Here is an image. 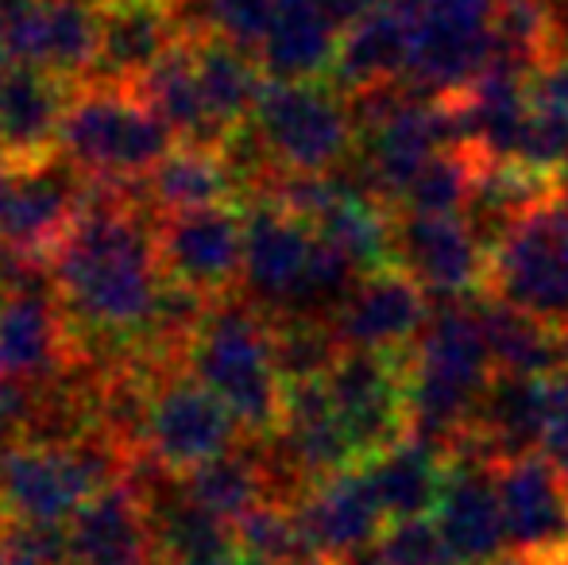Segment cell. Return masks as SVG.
I'll use <instances>...</instances> for the list:
<instances>
[{"mask_svg":"<svg viewBox=\"0 0 568 565\" xmlns=\"http://www.w3.org/2000/svg\"><path fill=\"white\" fill-rule=\"evenodd\" d=\"M344 28L322 0H278L263 43L255 47L267 82H329Z\"/></svg>","mask_w":568,"mask_h":565,"instance_id":"obj_25","label":"cell"},{"mask_svg":"<svg viewBox=\"0 0 568 565\" xmlns=\"http://www.w3.org/2000/svg\"><path fill=\"white\" fill-rule=\"evenodd\" d=\"M90 194L93 182L59 151L36 163L8 167L0 244L16 256L47 260L62 233L78 221V213L90 205Z\"/></svg>","mask_w":568,"mask_h":565,"instance_id":"obj_12","label":"cell"},{"mask_svg":"<svg viewBox=\"0 0 568 565\" xmlns=\"http://www.w3.org/2000/svg\"><path fill=\"white\" fill-rule=\"evenodd\" d=\"M484 294L568 333V210L557 198L534 205L495 244Z\"/></svg>","mask_w":568,"mask_h":565,"instance_id":"obj_8","label":"cell"},{"mask_svg":"<svg viewBox=\"0 0 568 565\" xmlns=\"http://www.w3.org/2000/svg\"><path fill=\"white\" fill-rule=\"evenodd\" d=\"M429 314H434V299L410 275H403L398 268H379L359 275L333 317V330L344 349L406 356L426 330Z\"/></svg>","mask_w":568,"mask_h":565,"instance_id":"obj_17","label":"cell"},{"mask_svg":"<svg viewBox=\"0 0 568 565\" xmlns=\"http://www.w3.org/2000/svg\"><path fill=\"white\" fill-rule=\"evenodd\" d=\"M379 546H383L387 565H456L442 527L434 523V515H429V519L390 523L379 535Z\"/></svg>","mask_w":568,"mask_h":565,"instance_id":"obj_35","label":"cell"},{"mask_svg":"<svg viewBox=\"0 0 568 565\" xmlns=\"http://www.w3.org/2000/svg\"><path fill=\"white\" fill-rule=\"evenodd\" d=\"M495 62V23L418 8L406 82L429 98H456Z\"/></svg>","mask_w":568,"mask_h":565,"instance_id":"obj_23","label":"cell"},{"mask_svg":"<svg viewBox=\"0 0 568 565\" xmlns=\"http://www.w3.org/2000/svg\"><path fill=\"white\" fill-rule=\"evenodd\" d=\"M236 543L244 558H260L267 565H322L302 535L294 507L283 504H260L244 523H236Z\"/></svg>","mask_w":568,"mask_h":565,"instance_id":"obj_34","label":"cell"},{"mask_svg":"<svg viewBox=\"0 0 568 565\" xmlns=\"http://www.w3.org/2000/svg\"><path fill=\"white\" fill-rule=\"evenodd\" d=\"M487 159L471 148H445L414 171L403 186L395 210L403 213H464L476 186V174Z\"/></svg>","mask_w":568,"mask_h":565,"instance_id":"obj_32","label":"cell"},{"mask_svg":"<svg viewBox=\"0 0 568 565\" xmlns=\"http://www.w3.org/2000/svg\"><path fill=\"white\" fill-rule=\"evenodd\" d=\"M271 333H275V364L286 387L325 384L344 356L337 330L322 317H275Z\"/></svg>","mask_w":568,"mask_h":565,"instance_id":"obj_33","label":"cell"},{"mask_svg":"<svg viewBox=\"0 0 568 565\" xmlns=\"http://www.w3.org/2000/svg\"><path fill=\"white\" fill-rule=\"evenodd\" d=\"M236 565H267V562H260V558H244V554H240V562Z\"/></svg>","mask_w":568,"mask_h":565,"instance_id":"obj_45","label":"cell"},{"mask_svg":"<svg viewBox=\"0 0 568 565\" xmlns=\"http://www.w3.org/2000/svg\"><path fill=\"white\" fill-rule=\"evenodd\" d=\"M487 325V345L495 356V372H518V376H557L568 369V333H557L518 310L479 294Z\"/></svg>","mask_w":568,"mask_h":565,"instance_id":"obj_31","label":"cell"},{"mask_svg":"<svg viewBox=\"0 0 568 565\" xmlns=\"http://www.w3.org/2000/svg\"><path fill=\"white\" fill-rule=\"evenodd\" d=\"M503 519H507L510 558L530 565H557L568 554V473L561 465L534 457L499 465Z\"/></svg>","mask_w":568,"mask_h":565,"instance_id":"obj_15","label":"cell"},{"mask_svg":"<svg viewBox=\"0 0 568 565\" xmlns=\"http://www.w3.org/2000/svg\"><path fill=\"white\" fill-rule=\"evenodd\" d=\"M252 124L278 174H329L356 151L348 93L333 82H267Z\"/></svg>","mask_w":568,"mask_h":565,"instance_id":"obj_6","label":"cell"},{"mask_svg":"<svg viewBox=\"0 0 568 565\" xmlns=\"http://www.w3.org/2000/svg\"><path fill=\"white\" fill-rule=\"evenodd\" d=\"M390 268L410 275L429 299H471L487 291L491 252L460 213H403L390 218Z\"/></svg>","mask_w":568,"mask_h":565,"instance_id":"obj_11","label":"cell"},{"mask_svg":"<svg viewBox=\"0 0 568 565\" xmlns=\"http://www.w3.org/2000/svg\"><path fill=\"white\" fill-rule=\"evenodd\" d=\"M70 93L62 78L0 54V163L23 167L59 151Z\"/></svg>","mask_w":568,"mask_h":565,"instance_id":"obj_22","label":"cell"},{"mask_svg":"<svg viewBox=\"0 0 568 565\" xmlns=\"http://www.w3.org/2000/svg\"><path fill=\"white\" fill-rule=\"evenodd\" d=\"M422 8H437V12L464 16V20H487V23H495V12L503 8V0H426Z\"/></svg>","mask_w":568,"mask_h":565,"instance_id":"obj_38","label":"cell"},{"mask_svg":"<svg viewBox=\"0 0 568 565\" xmlns=\"http://www.w3.org/2000/svg\"><path fill=\"white\" fill-rule=\"evenodd\" d=\"M294 515H298V527H302V535H306L310 551L322 562L337 558L344 551H356V546L375 543V538L390 527L359 468H348V473L317 481L314 488L294 504Z\"/></svg>","mask_w":568,"mask_h":565,"instance_id":"obj_24","label":"cell"},{"mask_svg":"<svg viewBox=\"0 0 568 565\" xmlns=\"http://www.w3.org/2000/svg\"><path fill=\"white\" fill-rule=\"evenodd\" d=\"M182 488L197 507L217 515L221 523L236 527L260 504H267V473H263L260 437H252V450H229L221 457L197 465L194 473L182 476Z\"/></svg>","mask_w":568,"mask_h":565,"instance_id":"obj_30","label":"cell"},{"mask_svg":"<svg viewBox=\"0 0 568 565\" xmlns=\"http://www.w3.org/2000/svg\"><path fill=\"white\" fill-rule=\"evenodd\" d=\"M155 236L159 260H163V272L171 283L186 286L210 302L240 291L247 241V213L240 202L166 213L155 221Z\"/></svg>","mask_w":568,"mask_h":565,"instance_id":"obj_10","label":"cell"},{"mask_svg":"<svg viewBox=\"0 0 568 565\" xmlns=\"http://www.w3.org/2000/svg\"><path fill=\"white\" fill-rule=\"evenodd\" d=\"M140 186H143V202H151V210L159 218L205 210V205H221V202H240V186L225 167V159H221V151L194 148V143H179Z\"/></svg>","mask_w":568,"mask_h":565,"instance_id":"obj_29","label":"cell"},{"mask_svg":"<svg viewBox=\"0 0 568 565\" xmlns=\"http://www.w3.org/2000/svg\"><path fill=\"white\" fill-rule=\"evenodd\" d=\"M322 565H387V558H383V546H379V538H375V543L356 546V551H344Z\"/></svg>","mask_w":568,"mask_h":565,"instance_id":"obj_39","label":"cell"},{"mask_svg":"<svg viewBox=\"0 0 568 565\" xmlns=\"http://www.w3.org/2000/svg\"><path fill=\"white\" fill-rule=\"evenodd\" d=\"M499 565H530V562H523V558H503Z\"/></svg>","mask_w":568,"mask_h":565,"instance_id":"obj_46","label":"cell"},{"mask_svg":"<svg viewBox=\"0 0 568 565\" xmlns=\"http://www.w3.org/2000/svg\"><path fill=\"white\" fill-rule=\"evenodd\" d=\"M101 4L105 0H31L0 39V54L47 70L67 85L90 82L101 47Z\"/></svg>","mask_w":568,"mask_h":565,"instance_id":"obj_16","label":"cell"},{"mask_svg":"<svg viewBox=\"0 0 568 565\" xmlns=\"http://www.w3.org/2000/svg\"><path fill=\"white\" fill-rule=\"evenodd\" d=\"M74 361V333L47 264L12 252L8 283L0 291V384L47 387L67 376Z\"/></svg>","mask_w":568,"mask_h":565,"instance_id":"obj_7","label":"cell"},{"mask_svg":"<svg viewBox=\"0 0 568 565\" xmlns=\"http://www.w3.org/2000/svg\"><path fill=\"white\" fill-rule=\"evenodd\" d=\"M135 453L109 434L82 442H16L0 457V523L20 527H70L78 507L98 488L128 476Z\"/></svg>","mask_w":568,"mask_h":565,"instance_id":"obj_5","label":"cell"},{"mask_svg":"<svg viewBox=\"0 0 568 565\" xmlns=\"http://www.w3.org/2000/svg\"><path fill=\"white\" fill-rule=\"evenodd\" d=\"M67 310L78 353L98 341L109 353L143 356L151 317L166 291L155 225L128 186H98L90 205L43 260Z\"/></svg>","mask_w":568,"mask_h":565,"instance_id":"obj_1","label":"cell"},{"mask_svg":"<svg viewBox=\"0 0 568 565\" xmlns=\"http://www.w3.org/2000/svg\"><path fill=\"white\" fill-rule=\"evenodd\" d=\"M70 565H163L148 500L128 476L98 488L67 527Z\"/></svg>","mask_w":568,"mask_h":565,"instance_id":"obj_19","label":"cell"},{"mask_svg":"<svg viewBox=\"0 0 568 565\" xmlns=\"http://www.w3.org/2000/svg\"><path fill=\"white\" fill-rule=\"evenodd\" d=\"M240 437L247 434L232 418V411L186 369L155 372L143 415V461L171 476H186L205 461L236 450Z\"/></svg>","mask_w":568,"mask_h":565,"instance_id":"obj_9","label":"cell"},{"mask_svg":"<svg viewBox=\"0 0 568 565\" xmlns=\"http://www.w3.org/2000/svg\"><path fill=\"white\" fill-rule=\"evenodd\" d=\"M414 16L403 8L375 4L341 36L337 67L329 82L344 93L375 90V85L406 82L414 54Z\"/></svg>","mask_w":568,"mask_h":565,"instance_id":"obj_26","label":"cell"},{"mask_svg":"<svg viewBox=\"0 0 568 565\" xmlns=\"http://www.w3.org/2000/svg\"><path fill=\"white\" fill-rule=\"evenodd\" d=\"M166 121L140 90L113 82H85L70 93L59 129V155L98 186H135L174 151Z\"/></svg>","mask_w":568,"mask_h":565,"instance_id":"obj_4","label":"cell"},{"mask_svg":"<svg viewBox=\"0 0 568 565\" xmlns=\"http://www.w3.org/2000/svg\"><path fill=\"white\" fill-rule=\"evenodd\" d=\"M546 430H549V380L518 376V372H495L476 403L468 442H464L460 453H476V457L491 461L499 468L546 450Z\"/></svg>","mask_w":568,"mask_h":565,"instance_id":"obj_20","label":"cell"},{"mask_svg":"<svg viewBox=\"0 0 568 565\" xmlns=\"http://www.w3.org/2000/svg\"><path fill=\"white\" fill-rule=\"evenodd\" d=\"M36 392L39 387L0 384V457H4L16 442L28 437L31 415H36Z\"/></svg>","mask_w":568,"mask_h":565,"instance_id":"obj_36","label":"cell"},{"mask_svg":"<svg viewBox=\"0 0 568 565\" xmlns=\"http://www.w3.org/2000/svg\"><path fill=\"white\" fill-rule=\"evenodd\" d=\"M379 4H390V8H403V12H418L426 0H379Z\"/></svg>","mask_w":568,"mask_h":565,"instance_id":"obj_44","label":"cell"},{"mask_svg":"<svg viewBox=\"0 0 568 565\" xmlns=\"http://www.w3.org/2000/svg\"><path fill=\"white\" fill-rule=\"evenodd\" d=\"M28 4H31V0H0V39H4L8 28H12L23 12H28Z\"/></svg>","mask_w":568,"mask_h":565,"instance_id":"obj_40","label":"cell"},{"mask_svg":"<svg viewBox=\"0 0 568 565\" xmlns=\"http://www.w3.org/2000/svg\"><path fill=\"white\" fill-rule=\"evenodd\" d=\"M190 62H194L197 93L221 148L229 132L255 117V105L267 90V74L252 51L221 36H190Z\"/></svg>","mask_w":568,"mask_h":565,"instance_id":"obj_27","label":"cell"},{"mask_svg":"<svg viewBox=\"0 0 568 565\" xmlns=\"http://www.w3.org/2000/svg\"><path fill=\"white\" fill-rule=\"evenodd\" d=\"M434 523L442 527L456 565H499L510 558L499 468L476 453H456L445 473V492Z\"/></svg>","mask_w":568,"mask_h":565,"instance_id":"obj_18","label":"cell"},{"mask_svg":"<svg viewBox=\"0 0 568 565\" xmlns=\"http://www.w3.org/2000/svg\"><path fill=\"white\" fill-rule=\"evenodd\" d=\"M247 241H244V275L240 294L263 314L291 317L298 310L302 286L310 280V268L317 256V233L310 221L278 205L275 198H255L244 205Z\"/></svg>","mask_w":568,"mask_h":565,"instance_id":"obj_13","label":"cell"},{"mask_svg":"<svg viewBox=\"0 0 568 565\" xmlns=\"http://www.w3.org/2000/svg\"><path fill=\"white\" fill-rule=\"evenodd\" d=\"M557 565H568V554H565V558H561V562H557Z\"/></svg>","mask_w":568,"mask_h":565,"instance_id":"obj_47","label":"cell"},{"mask_svg":"<svg viewBox=\"0 0 568 565\" xmlns=\"http://www.w3.org/2000/svg\"><path fill=\"white\" fill-rule=\"evenodd\" d=\"M541 453L568 473V369L549 376V430Z\"/></svg>","mask_w":568,"mask_h":565,"instance_id":"obj_37","label":"cell"},{"mask_svg":"<svg viewBox=\"0 0 568 565\" xmlns=\"http://www.w3.org/2000/svg\"><path fill=\"white\" fill-rule=\"evenodd\" d=\"M554 198H557V202H561L565 210H568V163L561 167V171L554 174Z\"/></svg>","mask_w":568,"mask_h":565,"instance_id":"obj_42","label":"cell"},{"mask_svg":"<svg viewBox=\"0 0 568 565\" xmlns=\"http://www.w3.org/2000/svg\"><path fill=\"white\" fill-rule=\"evenodd\" d=\"M495 356L479 294L434 299L422 337L406 353V442L453 461L468 442V426Z\"/></svg>","mask_w":568,"mask_h":565,"instance_id":"obj_2","label":"cell"},{"mask_svg":"<svg viewBox=\"0 0 568 565\" xmlns=\"http://www.w3.org/2000/svg\"><path fill=\"white\" fill-rule=\"evenodd\" d=\"M359 473H364L367 488H372L375 504L383 507L387 523H406L429 519L437 512L449 461H442L437 453L422 450L414 442H398L379 457L364 461Z\"/></svg>","mask_w":568,"mask_h":565,"instance_id":"obj_28","label":"cell"},{"mask_svg":"<svg viewBox=\"0 0 568 565\" xmlns=\"http://www.w3.org/2000/svg\"><path fill=\"white\" fill-rule=\"evenodd\" d=\"M186 39L179 0H105L90 82L140 85Z\"/></svg>","mask_w":568,"mask_h":565,"instance_id":"obj_21","label":"cell"},{"mask_svg":"<svg viewBox=\"0 0 568 565\" xmlns=\"http://www.w3.org/2000/svg\"><path fill=\"white\" fill-rule=\"evenodd\" d=\"M0 565H51V562L31 558V554H23V551H16V546H4V543H0Z\"/></svg>","mask_w":568,"mask_h":565,"instance_id":"obj_41","label":"cell"},{"mask_svg":"<svg viewBox=\"0 0 568 565\" xmlns=\"http://www.w3.org/2000/svg\"><path fill=\"white\" fill-rule=\"evenodd\" d=\"M325 392L348 430L359 465L406 442V356L344 349Z\"/></svg>","mask_w":568,"mask_h":565,"instance_id":"obj_14","label":"cell"},{"mask_svg":"<svg viewBox=\"0 0 568 565\" xmlns=\"http://www.w3.org/2000/svg\"><path fill=\"white\" fill-rule=\"evenodd\" d=\"M8 268H12V252L0 244V291H4V283H8Z\"/></svg>","mask_w":568,"mask_h":565,"instance_id":"obj_43","label":"cell"},{"mask_svg":"<svg viewBox=\"0 0 568 565\" xmlns=\"http://www.w3.org/2000/svg\"><path fill=\"white\" fill-rule=\"evenodd\" d=\"M182 369L225 403L247 437H267L283 423L286 380L275 364L271 317L244 294L210 302L182 353Z\"/></svg>","mask_w":568,"mask_h":565,"instance_id":"obj_3","label":"cell"}]
</instances>
